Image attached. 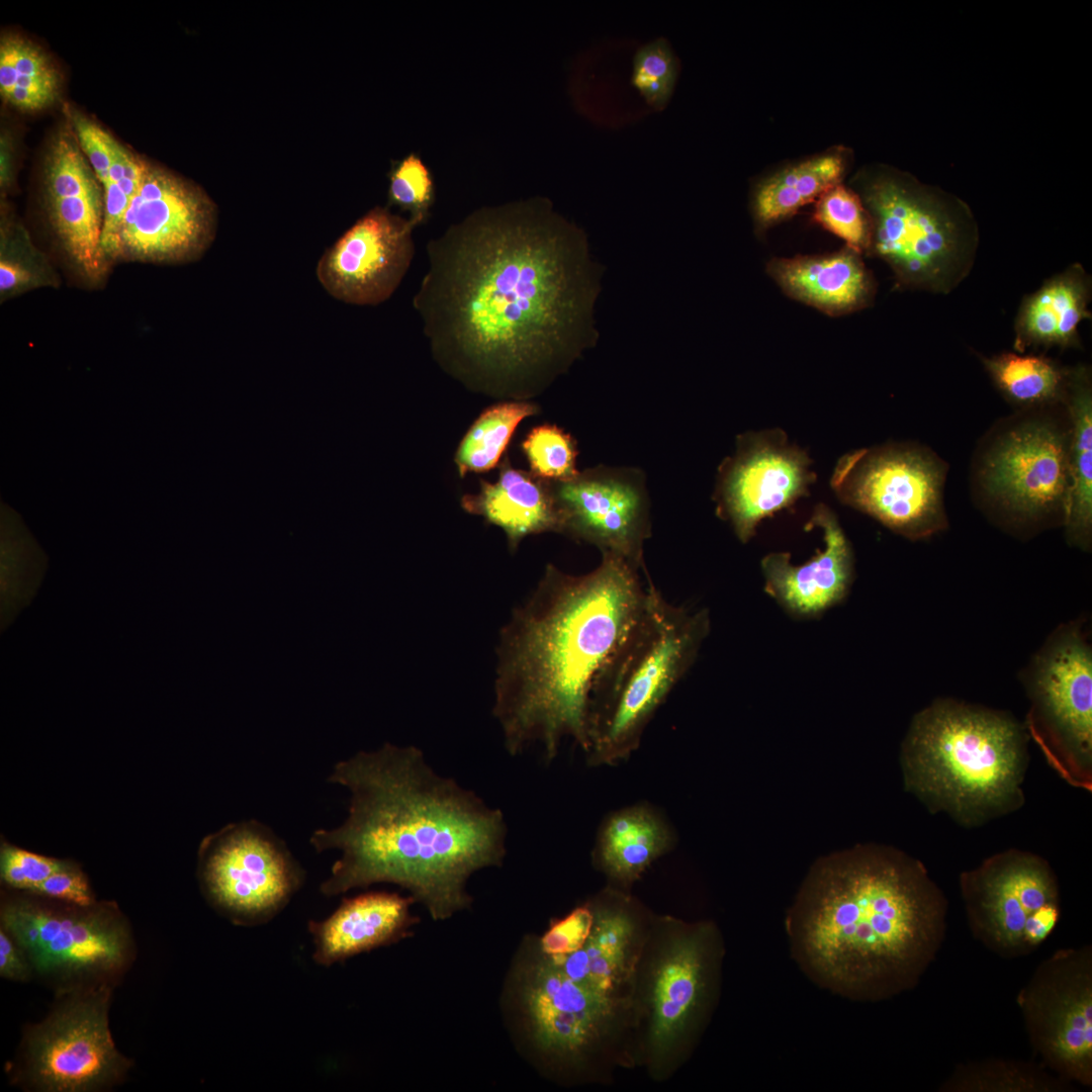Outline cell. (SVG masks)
<instances>
[{"mask_svg": "<svg viewBox=\"0 0 1092 1092\" xmlns=\"http://www.w3.org/2000/svg\"><path fill=\"white\" fill-rule=\"evenodd\" d=\"M32 968L22 949L13 938L0 929V975L2 978L25 982L30 978Z\"/></svg>", "mask_w": 1092, "mask_h": 1092, "instance_id": "46", "label": "cell"}, {"mask_svg": "<svg viewBox=\"0 0 1092 1092\" xmlns=\"http://www.w3.org/2000/svg\"><path fill=\"white\" fill-rule=\"evenodd\" d=\"M812 522L823 532L824 547L807 562L794 565L789 553L774 552L761 560L765 589L795 615H815L836 604L851 582L850 544L834 513L816 507Z\"/></svg>", "mask_w": 1092, "mask_h": 1092, "instance_id": "23", "label": "cell"}, {"mask_svg": "<svg viewBox=\"0 0 1092 1092\" xmlns=\"http://www.w3.org/2000/svg\"><path fill=\"white\" fill-rule=\"evenodd\" d=\"M1070 437L1048 422L1004 433L987 453L980 477L988 494L1021 520L1067 511Z\"/></svg>", "mask_w": 1092, "mask_h": 1092, "instance_id": "19", "label": "cell"}, {"mask_svg": "<svg viewBox=\"0 0 1092 1092\" xmlns=\"http://www.w3.org/2000/svg\"><path fill=\"white\" fill-rule=\"evenodd\" d=\"M709 631L706 609L673 605L649 580L639 614L592 686L584 753L590 765L618 764L639 747L645 729L693 665Z\"/></svg>", "mask_w": 1092, "mask_h": 1092, "instance_id": "6", "label": "cell"}, {"mask_svg": "<svg viewBox=\"0 0 1092 1092\" xmlns=\"http://www.w3.org/2000/svg\"><path fill=\"white\" fill-rule=\"evenodd\" d=\"M1016 1001L1040 1063L1062 1079L1091 1088V945L1061 948L1044 959Z\"/></svg>", "mask_w": 1092, "mask_h": 1092, "instance_id": "16", "label": "cell"}, {"mask_svg": "<svg viewBox=\"0 0 1092 1092\" xmlns=\"http://www.w3.org/2000/svg\"><path fill=\"white\" fill-rule=\"evenodd\" d=\"M1029 729L1068 779L1089 777L1092 754V652L1081 625L1057 629L1027 673Z\"/></svg>", "mask_w": 1092, "mask_h": 1092, "instance_id": "15", "label": "cell"}, {"mask_svg": "<svg viewBox=\"0 0 1092 1092\" xmlns=\"http://www.w3.org/2000/svg\"><path fill=\"white\" fill-rule=\"evenodd\" d=\"M213 224V206L202 191L145 166L124 215L119 252L142 259L191 260L207 248Z\"/></svg>", "mask_w": 1092, "mask_h": 1092, "instance_id": "21", "label": "cell"}, {"mask_svg": "<svg viewBox=\"0 0 1092 1092\" xmlns=\"http://www.w3.org/2000/svg\"><path fill=\"white\" fill-rule=\"evenodd\" d=\"M33 894L81 907L95 903L87 878L71 861L44 880Z\"/></svg>", "mask_w": 1092, "mask_h": 1092, "instance_id": "43", "label": "cell"}, {"mask_svg": "<svg viewBox=\"0 0 1092 1092\" xmlns=\"http://www.w3.org/2000/svg\"><path fill=\"white\" fill-rule=\"evenodd\" d=\"M811 459L781 429L745 432L718 467L713 499L719 518L746 543L761 520L809 493Z\"/></svg>", "mask_w": 1092, "mask_h": 1092, "instance_id": "18", "label": "cell"}, {"mask_svg": "<svg viewBox=\"0 0 1092 1092\" xmlns=\"http://www.w3.org/2000/svg\"><path fill=\"white\" fill-rule=\"evenodd\" d=\"M49 199L100 194L83 156L68 134L52 145L46 169Z\"/></svg>", "mask_w": 1092, "mask_h": 1092, "instance_id": "38", "label": "cell"}, {"mask_svg": "<svg viewBox=\"0 0 1092 1092\" xmlns=\"http://www.w3.org/2000/svg\"><path fill=\"white\" fill-rule=\"evenodd\" d=\"M678 74V61L670 43L658 37L640 47L634 55L632 85L656 110L669 102Z\"/></svg>", "mask_w": 1092, "mask_h": 1092, "instance_id": "37", "label": "cell"}, {"mask_svg": "<svg viewBox=\"0 0 1092 1092\" xmlns=\"http://www.w3.org/2000/svg\"><path fill=\"white\" fill-rule=\"evenodd\" d=\"M1091 276L1080 263L1046 279L1022 298L1014 321V349L1080 348V325L1091 318Z\"/></svg>", "mask_w": 1092, "mask_h": 1092, "instance_id": "26", "label": "cell"}, {"mask_svg": "<svg viewBox=\"0 0 1092 1092\" xmlns=\"http://www.w3.org/2000/svg\"><path fill=\"white\" fill-rule=\"evenodd\" d=\"M560 534L624 559L647 574L644 544L651 536V503L637 467L597 465L564 481H549Z\"/></svg>", "mask_w": 1092, "mask_h": 1092, "instance_id": "17", "label": "cell"}, {"mask_svg": "<svg viewBox=\"0 0 1092 1092\" xmlns=\"http://www.w3.org/2000/svg\"><path fill=\"white\" fill-rule=\"evenodd\" d=\"M901 756L906 787L966 822L1022 801L1025 736L1005 714L936 702L915 716Z\"/></svg>", "mask_w": 1092, "mask_h": 1092, "instance_id": "5", "label": "cell"}, {"mask_svg": "<svg viewBox=\"0 0 1092 1092\" xmlns=\"http://www.w3.org/2000/svg\"><path fill=\"white\" fill-rule=\"evenodd\" d=\"M117 185L129 200L138 193L140 189V184L125 178H122L117 183Z\"/></svg>", "mask_w": 1092, "mask_h": 1092, "instance_id": "49", "label": "cell"}, {"mask_svg": "<svg viewBox=\"0 0 1092 1092\" xmlns=\"http://www.w3.org/2000/svg\"><path fill=\"white\" fill-rule=\"evenodd\" d=\"M724 943L709 920L652 917L634 987L639 1057L656 1080L689 1056L711 1017L720 990Z\"/></svg>", "mask_w": 1092, "mask_h": 1092, "instance_id": "8", "label": "cell"}, {"mask_svg": "<svg viewBox=\"0 0 1092 1092\" xmlns=\"http://www.w3.org/2000/svg\"><path fill=\"white\" fill-rule=\"evenodd\" d=\"M199 877L208 900L239 925L265 923L301 887L304 871L285 842L257 820L232 823L204 838Z\"/></svg>", "mask_w": 1092, "mask_h": 1092, "instance_id": "12", "label": "cell"}, {"mask_svg": "<svg viewBox=\"0 0 1092 1092\" xmlns=\"http://www.w3.org/2000/svg\"><path fill=\"white\" fill-rule=\"evenodd\" d=\"M593 926V911L587 903L574 908L554 921L540 940V950L548 957H562L578 950Z\"/></svg>", "mask_w": 1092, "mask_h": 1092, "instance_id": "42", "label": "cell"}, {"mask_svg": "<svg viewBox=\"0 0 1092 1092\" xmlns=\"http://www.w3.org/2000/svg\"><path fill=\"white\" fill-rule=\"evenodd\" d=\"M1072 421L1070 437V492L1065 525L1069 540L1088 548L1092 530V388L1085 366L1069 369L1063 400Z\"/></svg>", "mask_w": 1092, "mask_h": 1092, "instance_id": "29", "label": "cell"}, {"mask_svg": "<svg viewBox=\"0 0 1092 1092\" xmlns=\"http://www.w3.org/2000/svg\"><path fill=\"white\" fill-rule=\"evenodd\" d=\"M389 203L410 213L419 224L427 220L435 201V184L428 166L411 153L395 164L389 175Z\"/></svg>", "mask_w": 1092, "mask_h": 1092, "instance_id": "39", "label": "cell"}, {"mask_svg": "<svg viewBox=\"0 0 1092 1092\" xmlns=\"http://www.w3.org/2000/svg\"><path fill=\"white\" fill-rule=\"evenodd\" d=\"M529 400L509 399L484 410L470 426L456 452L461 476L496 466L522 421L538 413Z\"/></svg>", "mask_w": 1092, "mask_h": 1092, "instance_id": "33", "label": "cell"}, {"mask_svg": "<svg viewBox=\"0 0 1092 1092\" xmlns=\"http://www.w3.org/2000/svg\"><path fill=\"white\" fill-rule=\"evenodd\" d=\"M969 928L1004 959L1033 952L1056 929L1060 916L1057 878L1048 861L1006 850L960 876Z\"/></svg>", "mask_w": 1092, "mask_h": 1092, "instance_id": "10", "label": "cell"}, {"mask_svg": "<svg viewBox=\"0 0 1092 1092\" xmlns=\"http://www.w3.org/2000/svg\"><path fill=\"white\" fill-rule=\"evenodd\" d=\"M945 468L916 448L892 445L841 456L830 480L841 503L910 539L946 526L942 505Z\"/></svg>", "mask_w": 1092, "mask_h": 1092, "instance_id": "13", "label": "cell"}, {"mask_svg": "<svg viewBox=\"0 0 1092 1092\" xmlns=\"http://www.w3.org/2000/svg\"><path fill=\"white\" fill-rule=\"evenodd\" d=\"M0 48H3L11 58L16 74L14 87L38 91L56 97L58 75L40 50L32 43L15 36L2 38Z\"/></svg>", "mask_w": 1092, "mask_h": 1092, "instance_id": "40", "label": "cell"}, {"mask_svg": "<svg viewBox=\"0 0 1092 1092\" xmlns=\"http://www.w3.org/2000/svg\"><path fill=\"white\" fill-rule=\"evenodd\" d=\"M30 280V275L27 270L20 265L7 260H1L0 262V288L1 291H7L16 288Z\"/></svg>", "mask_w": 1092, "mask_h": 1092, "instance_id": "48", "label": "cell"}, {"mask_svg": "<svg viewBox=\"0 0 1092 1092\" xmlns=\"http://www.w3.org/2000/svg\"><path fill=\"white\" fill-rule=\"evenodd\" d=\"M767 273L790 297L834 316L868 307L876 294L861 255L848 247L826 255L775 258Z\"/></svg>", "mask_w": 1092, "mask_h": 1092, "instance_id": "25", "label": "cell"}, {"mask_svg": "<svg viewBox=\"0 0 1092 1092\" xmlns=\"http://www.w3.org/2000/svg\"><path fill=\"white\" fill-rule=\"evenodd\" d=\"M426 250L413 305L436 361L469 388L529 400L597 345L603 272L549 199L480 207Z\"/></svg>", "mask_w": 1092, "mask_h": 1092, "instance_id": "1", "label": "cell"}, {"mask_svg": "<svg viewBox=\"0 0 1092 1092\" xmlns=\"http://www.w3.org/2000/svg\"><path fill=\"white\" fill-rule=\"evenodd\" d=\"M588 904L593 926L576 951L551 958L571 979L610 995L633 996L652 917L629 891L608 885Z\"/></svg>", "mask_w": 1092, "mask_h": 1092, "instance_id": "22", "label": "cell"}, {"mask_svg": "<svg viewBox=\"0 0 1092 1092\" xmlns=\"http://www.w3.org/2000/svg\"><path fill=\"white\" fill-rule=\"evenodd\" d=\"M413 902L412 896L387 892L344 899L327 919L309 922L313 960L318 965L331 966L403 938L417 921L410 911Z\"/></svg>", "mask_w": 1092, "mask_h": 1092, "instance_id": "24", "label": "cell"}, {"mask_svg": "<svg viewBox=\"0 0 1092 1092\" xmlns=\"http://www.w3.org/2000/svg\"><path fill=\"white\" fill-rule=\"evenodd\" d=\"M74 124L83 151L86 153L102 185L109 181L113 139L88 119L75 115Z\"/></svg>", "mask_w": 1092, "mask_h": 1092, "instance_id": "44", "label": "cell"}, {"mask_svg": "<svg viewBox=\"0 0 1092 1092\" xmlns=\"http://www.w3.org/2000/svg\"><path fill=\"white\" fill-rule=\"evenodd\" d=\"M947 902L918 859L856 844L817 858L787 911L790 952L813 983L858 1002L914 989L944 942Z\"/></svg>", "mask_w": 1092, "mask_h": 1092, "instance_id": "3", "label": "cell"}, {"mask_svg": "<svg viewBox=\"0 0 1092 1092\" xmlns=\"http://www.w3.org/2000/svg\"><path fill=\"white\" fill-rule=\"evenodd\" d=\"M674 844L675 834L663 814L649 804H635L603 820L592 857L610 886L629 891Z\"/></svg>", "mask_w": 1092, "mask_h": 1092, "instance_id": "27", "label": "cell"}, {"mask_svg": "<svg viewBox=\"0 0 1092 1092\" xmlns=\"http://www.w3.org/2000/svg\"><path fill=\"white\" fill-rule=\"evenodd\" d=\"M844 168L841 156L828 154L807 159L767 178L754 192L756 221L768 226L796 213L840 183Z\"/></svg>", "mask_w": 1092, "mask_h": 1092, "instance_id": "30", "label": "cell"}, {"mask_svg": "<svg viewBox=\"0 0 1092 1092\" xmlns=\"http://www.w3.org/2000/svg\"><path fill=\"white\" fill-rule=\"evenodd\" d=\"M68 863V860L48 857L9 844H3L1 848L2 881L12 888L30 893Z\"/></svg>", "mask_w": 1092, "mask_h": 1092, "instance_id": "41", "label": "cell"}, {"mask_svg": "<svg viewBox=\"0 0 1092 1092\" xmlns=\"http://www.w3.org/2000/svg\"><path fill=\"white\" fill-rule=\"evenodd\" d=\"M1073 1083L1041 1063L990 1058L959 1064L940 1092H1069Z\"/></svg>", "mask_w": 1092, "mask_h": 1092, "instance_id": "31", "label": "cell"}, {"mask_svg": "<svg viewBox=\"0 0 1092 1092\" xmlns=\"http://www.w3.org/2000/svg\"><path fill=\"white\" fill-rule=\"evenodd\" d=\"M103 187L105 209L100 246L104 256H113L119 252V238L129 199L116 183L108 181Z\"/></svg>", "mask_w": 1092, "mask_h": 1092, "instance_id": "45", "label": "cell"}, {"mask_svg": "<svg viewBox=\"0 0 1092 1092\" xmlns=\"http://www.w3.org/2000/svg\"><path fill=\"white\" fill-rule=\"evenodd\" d=\"M3 97L7 101H9L12 105H14V106H16V107H18L20 109H26V110L40 109V108L47 106L49 103H51L55 99V97H53V96H51V95H49L47 93H42V92H38V91H32V90H28V89L19 88V87H14L11 91H9Z\"/></svg>", "mask_w": 1092, "mask_h": 1092, "instance_id": "47", "label": "cell"}, {"mask_svg": "<svg viewBox=\"0 0 1092 1092\" xmlns=\"http://www.w3.org/2000/svg\"><path fill=\"white\" fill-rule=\"evenodd\" d=\"M521 1002L535 1048L581 1070L592 1072L622 1033L634 1030L633 996L606 994L575 981L542 952L526 970Z\"/></svg>", "mask_w": 1092, "mask_h": 1092, "instance_id": "11", "label": "cell"}, {"mask_svg": "<svg viewBox=\"0 0 1092 1092\" xmlns=\"http://www.w3.org/2000/svg\"><path fill=\"white\" fill-rule=\"evenodd\" d=\"M523 453L534 475L546 481L573 478L579 470L573 437L554 425L534 427L522 442Z\"/></svg>", "mask_w": 1092, "mask_h": 1092, "instance_id": "36", "label": "cell"}, {"mask_svg": "<svg viewBox=\"0 0 1092 1092\" xmlns=\"http://www.w3.org/2000/svg\"><path fill=\"white\" fill-rule=\"evenodd\" d=\"M857 185L873 226L869 256L888 265L898 287L947 295L969 277L980 231L965 200L888 167L863 172Z\"/></svg>", "mask_w": 1092, "mask_h": 1092, "instance_id": "7", "label": "cell"}, {"mask_svg": "<svg viewBox=\"0 0 1092 1092\" xmlns=\"http://www.w3.org/2000/svg\"><path fill=\"white\" fill-rule=\"evenodd\" d=\"M981 360L998 389L1015 404L1035 406L1064 400L1069 369L1050 358L1005 352Z\"/></svg>", "mask_w": 1092, "mask_h": 1092, "instance_id": "32", "label": "cell"}, {"mask_svg": "<svg viewBox=\"0 0 1092 1092\" xmlns=\"http://www.w3.org/2000/svg\"><path fill=\"white\" fill-rule=\"evenodd\" d=\"M649 580L609 553L582 574L546 566L497 644L492 714L511 755L538 745L550 762L564 739L586 752L594 679L639 614Z\"/></svg>", "mask_w": 1092, "mask_h": 1092, "instance_id": "4", "label": "cell"}, {"mask_svg": "<svg viewBox=\"0 0 1092 1092\" xmlns=\"http://www.w3.org/2000/svg\"><path fill=\"white\" fill-rule=\"evenodd\" d=\"M328 781L351 797L344 823L309 839L317 852L342 851L321 885L326 896L392 883L445 920L470 906L469 877L504 860L502 810L438 775L416 746L360 751L337 762Z\"/></svg>", "mask_w": 1092, "mask_h": 1092, "instance_id": "2", "label": "cell"}, {"mask_svg": "<svg viewBox=\"0 0 1092 1092\" xmlns=\"http://www.w3.org/2000/svg\"><path fill=\"white\" fill-rule=\"evenodd\" d=\"M813 219L845 242V247L856 253L870 255L873 226L858 194L842 185L825 191L816 201Z\"/></svg>", "mask_w": 1092, "mask_h": 1092, "instance_id": "35", "label": "cell"}, {"mask_svg": "<svg viewBox=\"0 0 1092 1092\" xmlns=\"http://www.w3.org/2000/svg\"><path fill=\"white\" fill-rule=\"evenodd\" d=\"M50 207L55 229L70 256L86 274L96 275L104 256L100 194L50 199Z\"/></svg>", "mask_w": 1092, "mask_h": 1092, "instance_id": "34", "label": "cell"}, {"mask_svg": "<svg viewBox=\"0 0 1092 1092\" xmlns=\"http://www.w3.org/2000/svg\"><path fill=\"white\" fill-rule=\"evenodd\" d=\"M0 918L1 928L22 949L32 970L47 978L104 982L131 959L129 927L111 903L56 907L18 898L2 905Z\"/></svg>", "mask_w": 1092, "mask_h": 1092, "instance_id": "9", "label": "cell"}, {"mask_svg": "<svg viewBox=\"0 0 1092 1092\" xmlns=\"http://www.w3.org/2000/svg\"><path fill=\"white\" fill-rule=\"evenodd\" d=\"M416 220L375 206L328 248L316 277L334 298L355 305L387 300L405 276L414 255Z\"/></svg>", "mask_w": 1092, "mask_h": 1092, "instance_id": "20", "label": "cell"}, {"mask_svg": "<svg viewBox=\"0 0 1092 1092\" xmlns=\"http://www.w3.org/2000/svg\"><path fill=\"white\" fill-rule=\"evenodd\" d=\"M111 989L77 991L24 1040V1074L42 1092H89L109 1087L130 1066L113 1041L108 1021Z\"/></svg>", "mask_w": 1092, "mask_h": 1092, "instance_id": "14", "label": "cell"}, {"mask_svg": "<svg viewBox=\"0 0 1092 1092\" xmlns=\"http://www.w3.org/2000/svg\"><path fill=\"white\" fill-rule=\"evenodd\" d=\"M462 507L500 528L513 550L529 536L560 533L550 482L508 462L495 481H482L477 493L464 496Z\"/></svg>", "mask_w": 1092, "mask_h": 1092, "instance_id": "28", "label": "cell"}]
</instances>
